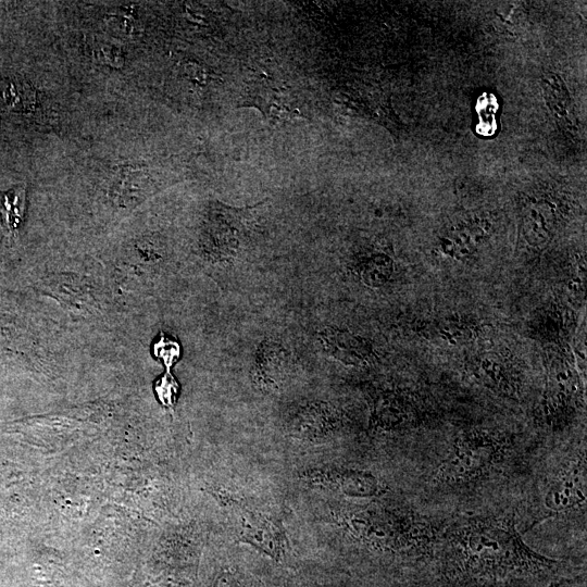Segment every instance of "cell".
I'll return each mask as SVG.
<instances>
[{"label":"cell","instance_id":"cell-1","mask_svg":"<svg viewBox=\"0 0 587 587\" xmlns=\"http://www.w3.org/2000/svg\"><path fill=\"white\" fill-rule=\"evenodd\" d=\"M444 540L446 572L461 580L542 577L559 567L524 543L515 516L468 518L446 530Z\"/></svg>","mask_w":587,"mask_h":587},{"label":"cell","instance_id":"cell-2","mask_svg":"<svg viewBox=\"0 0 587 587\" xmlns=\"http://www.w3.org/2000/svg\"><path fill=\"white\" fill-rule=\"evenodd\" d=\"M342 523L356 540L385 552H426L441 533L431 521L402 509L351 510Z\"/></svg>","mask_w":587,"mask_h":587},{"label":"cell","instance_id":"cell-3","mask_svg":"<svg viewBox=\"0 0 587 587\" xmlns=\"http://www.w3.org/2000/svg\"><path fill=\"white\" fill-rule=\"evenodd\" d=\"M512 436L496 429L462 432L433 473L432 483L461 487L479 483L501 469L515 451Z\"/></svg>","mask_w":587,"mask_h":587},{"label":"cell","instance_id":"cell-4","mask_svg":"<svg viewBox=\"0 0 587 587\" xmlns=\"http://www.w3.org/2000/svg\"><path fill=\"white\" fill-rule=\"evenodd\" d=\"M582 406L584 389L576 360L568 347L560 345L547 361L540 419L548 428L565 429Z\"/></svg>","mask_w":587,"mask_h":587},{"label":"cell","instance_id":"cell-5","mask_svg":"<svg viewBox=\"0 0 587 587\" xmlns=\"http://www.w3.org/2000/svg\"><path fill=\"white\" fill-rule=\"evenodd\" d=\"M545 516L553 518L586 506L585 449L573 456L557 472L543 499Z\"/></svg>","mask_w":587,"mask_h":587},{"label":"cell","instance_id":"cell-6","mask_svg":"<svg viewBox=\"0 0 587 587\" xmlns=\"http://www.w3.org/2000/svg\"><path fill=\"white\" fill-rule=\"evenodd\" d=\"M470 377L485 389L508 398H518L522 376L511 359L501 353L482 352L467 365Z\"/></svg>","mask_w":587,"mask_h":587},{"label":"cell","instance_id":"cell-7","mask_svg":"<svg viewBox=\"0 0 587 587\" xmlns=\"http://www.w3.org/2000/svg\"><path fill=\"white\" fill-rule=\"evenodd\" d=\"M372 417L374 426L382 430L402 431L419 427L424 412L408 395L389 394L378 399Z\"/></svg>","mask_w":587,"mask_h":587},{"label":"cell","instance_id":"cell-8","mask_svg":"<svg viewBox=\"0 0 587 587\" xmlns=\"http://www.w3.org/2000/svg\"><path fill=\"white\" fill-rule=\"evenodd\" d=\"M479 328V324L468 317L449 315L423 322L419 331L434 343L461 346L476 340Z\"/></svg>","mask_w":587,"mask_h":587},{"label":"cell","instance_id":"cell-9","mask_svg":"<svg viewBox=\"0 0 587 587\" xmlns=\"http://www.w3.org/2000/svg\"><path fill=\"white\" fill-rule=\"evenodd\" d=\"M571 323L570 310L552 303L535 312L529 322V332L539 341L560 346L566 342Z\"/></svg>","mask_w":587,"mask_h":587},{"label":"cell","instance_id":"cell-10","mask_svg":"<svg viewBox=\"0 0 587 587\" xmlns=\"http://www.w3.org/2000/svg\"><path fill=\"white\" fill-rule=\"evenodd\" d=\"M324 479L337 491L356 498L376 497L387 491L381 480L366 471L334 470Z\"/></svg>","mask_w":587,"mask_h":587},{"label":"cell","instance_id":"cell-11","mask_svg":"<svg viewBox=\"0 0 587 587\" xmlns=\"http://www.w3.org/2000/svg\"><path fill=\"white\" fill-rule=\"evenodd\" d=\"M523 232L528 243L540 247L551 241L557 226V211L553 204L537 202L523 215Z\"/></svg>","mask_w":587,"mask_h":587},{"label":"cell","instance_id":"cell-12","mask_svg":"<svg viewBox=\"0 0 587 587\" xmlns=\"http://www.w3.org/2000/svg\"><path fill=\"white\" fill-rule=\"evenodd\" d=\"M241 537L244 542L252 544L279 560L284 551V536L276 523L261 517L245 518Z\"/></svg>","mask_w":587,"mask_h":587},{"label":"cell","instance_id":"cell-13","mask_svg":"<svg viewBox=\"0 0 587 587\" xmlns=\"http://www.w3.org/2000/svg\"><path fill=\"white\" fill-rule=\"evenodd\" d=\"M483 241V230L469 224L448 231L441 239V252L457 261H465L478 252Z\"/></svg>","mask_w":587,"mask_h":587},{"label":"cell","instance_id":"cell-14","mask_svg":"<svg viewBox=\"0 0 587 587\" xmlns=\"http://www.w3.org/2000/svg\"><path fill=\"white\" fill-rule=\"evenodd\" d=\"M332 355L347 365L365 366L373 358L372 346L362 337L349 332L337 331L328 339Z\"/></svg>","mask_w":587,"mask_h":587},{"label":"cell","instance_id":"cell-15","mask_svg":"<svg viewBox=\"0 0 587 587\" xmlns=\"http://www.w3.org/2000/svg\"><path fill=\"white\" fill-rule=\"evenodd\" d=\"M36 102L33 87L19 79H0V108L7 111L27 112Z\"/></svg>","mask_w":587,"mask_h":587},{"label":"cell","instance_id":"cell-16","mask_svg":"<svg viewBox=\"0 0 587 587\" xmlns=\"http://www.w3.org/2000/svg\"><path fill=\"white\" fill-rule=\"evenodd\" d=\"M26 207L27 194L23 186L0 195V220L8 231L18 230L26 214Z\"/></svg>","mask_w":587,"mask_h":587},{"label":"cell","instance_id":"cell-17","mask_svg":"<svg viewBox=\"0 0 587 587\" xmlns=\"http://www.w3.org/2000/svg\"><path fill=\"white\" fill-rule=\"evenodd\" d=\"M394 271L393 260L386 255H374L361 267V279L367 285L380 287L389 282Z\"/></svg>","mask_w":587,"mask_h":587},{"label":"cell","instance_id":"cell-18","mask_svg":"<svg viewBox=\"0 0 587 587\" xmlns=\"http://www.w3.org/2000/svg\"><path fill=\"white\" fill-rule=\"evenodd\" d=\"M544 85L547 104L555 112L558 119L565 120L569 123L570 103L567 89H565V86L562 85V82L559 81L558 78L547 77V81L544 82Z\"/></svg>","mask_w":587,"mask_h":587},{"label":"cell","instance_id":"cell-19","mask_svg":"<svg viewBox=\"0 0 587 587\" xmlns=\"http://www.w3.org/2000/svg\"><path fill=\"white\" fill-rule=\"evenodd\" d=\"M154 390L162 406L171 410L176 407L180 395V384L171 372L167 371L155 382Z\"/></svg>","mask_w":587,"mask_h":587},{"label":"cell","instance_id":"cell-20","mask_svg":"<svg viewBox=\"0 0 587 587\" xmlns=\"http://www.w3.org/2000/svg\"><path fill=\"white\" fill-rule=\"evenodd\" d=\"M153 352L155 357L165 365L167 371L171 372V368L181 357V346L177 341L161 333L159 340L154 344Z\"/></svg>","mask_w":587,"mask_h":587},{"label":"cell","instance_id":"cell-21","mask_svg":"<svg viewBox=\"0 0 587 587\" xmlns=\"http://www.w3.org/2000/svg\"><path fill=\"white\" fill-rule=\"evenodd\" d=\"M585 279L586 265L585 258H583L578 262L576 268H574L573 276L567 286V292L569 293V296L576 302L584 301Z\"/></svg>","mask_w":587,"mask_h":587},{"label":"cell","instance_id":"cell-22","mask_svg":"<svg viewBox=\"0 0 587 587\" xmlns=\"http://www.w3.org/2000/svg\"><path fill=\"white\" fill-rule=\"evenodd\" d=\"M219 587H233L232 582L230 583V581L227 578H222L219 581Z\"/></svg>","mask_w":587,"mask_h":587},{"label":"cell","instance_id":"cell-23","mask_svg":"<svg viewBox=\"0 0 587 587\" xmlns=\"http://www.w3.org/2000/svg\"><path fill=\"white\" fill-rule=\"evenodd\" d=\"M545 587H562V585L560 583H553V584L547 585Z\"/></svg>","mask_w":587,"mask_h":587}]
</instances>
